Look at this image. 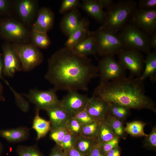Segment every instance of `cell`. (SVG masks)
I'll list each match as a JSON object with an SVG mask.
<instances>
[{
	"mask_svg": "<svg viewBox=\"0 0 156 156\" xmlns=\"http://www.w3.org/2000/svg\"><path fill=\"white\" fill-rule=\"evenodd\" d=\"M72 117L77 120L83 126L97 120L89 114L85 109L73 115Z\"/></svg>",
	"mask_w": 156,
	"mask_h": 156,
	"instance_id": "38",
	"label": "cell"
},
{
	"mask_svg": "<svg viewBox=\"0 0 156 156\" xmlns=\"http://www.w3.org/2000/svg\"><path fill=\"white\" fill-rule=\"evenodd\" d=\"M120 138L116 136L109 140L98 144L102 153L104 154L113 148L119 146Z\"/></svg>",
	"mask_w": 156,
	"mask_h": 156,
	"instance_id": "39",
	"label": "cell"
},
{
	"mask_svg": "<svg viewBox=\"0 0 156 156\" xmlns=\"http://www.w3.org/2000/svg\"><path fill=\"white\" fill-rule=\"evenodd\" d=\"M80 1L78 0H64L62 2L59 12L64 14L73 10L81 7Z\"/></svg>",
	"mask_w": 156,
	"mask_h": 156,
	"instance_id": "35",
	"label": "cell"
},
{
	"mask_svg": "<svg viewBox=\"0 0 156 156\" xmlns=\"http://www.w3.org/2000/svg\"><path fill=\"white\" fill-rule=\"evenodd\" d=\"M72 50L80 56L95 55L97 53V49L94 31H91L86 39L75 45Z\"/></svg>",
	"mask_w": 156,
	"mask_h": 156,
	"instance_id": "20",
	"label": "cell"
},
{
	"mask_svg": "<svg viewBox=\"0 0 156 156\" xmlns=\"http://www.w3.org/2000/svg\"><path fill=\"white\" fill-rule=\"evenodd\" d=\"M46 112L49 118L51 130L65 128L67 122L72 117L70 114L61 106L49 109Z\"/></svg>",
	"mask_w": 156,
	"mask_h": 156,
	"instance_id": "18",
	"label": "cell"
},
{
	"mask_svg": "<svg viewBox=\"0 0 156 156\" xmlns=\"http://www.w3.org/2000/svg\"><path fill=\"white\" fill-rule=\"evenodd\" d=\"M144 148L154 151L156 150V126H154L151 132L145 137L143 141Z\"/></svg>",
	"mask_w": 156,
	"mask_h": 156,
	"instance_id": "34",
	"label": "cell"
},
{
	"mask_svg": "<svg viewBox=\"0 0 156 156\" xmlns=\"http://www.w3.org/2000/svg\"><path fill=\"white\" fill-rule=\"evenodd\" d=\"M137 9V3L135 1H118L106 12L105 20L100 27L117 34Z\"/></svg>",
	"mask_w": 156,
	"mask_h": 156,
	"instance_id": "3",
	"label": "cell"
},
{
	"mask_svg": "<svg viewBox=\"0 0 156 156\" xmlns=\"http://www.w3.org/2000/svg\"><path fill=\"white\" fill-rule=\"evenodd\" d=\"M12 45L20 61L21 70L30 71L42 62L43 55L32 44L13 43Z\"/></svg>",
	"mask_w": 156,
	"mask_h": 156,
	"instance_id": "6",
	"label": "cell"
},
{
	"mask_svg": "<svg viewBox=\"0 0 156 156\" xmlns=\"http://www.w3.org/2000/svg\"><path fill=\"white\" fill-rule=\"evenodd\" d=\"M54 21V14L53 11L48 8L43 7L38 12L32 30L47 33L52 28Z\"/></svg>",
	"mask_w": 156,
	"mask_h": 156,
	"instance_id": "15",
	"label": "cell"
},
{
	"mask_svg": "<svg viewBox=\"0 0 156 156\" xmlns=\"http://www.w3.org/2000/svg\"><path fill=\"white\" fill-rule=\"evenodd\" d=\"M81 20L78 9H74L64 14L60 23V28L68 37L79 26Z\"/></svg>",
	"mask_w": 156,
	"mask_h": 156,
	"instance_id": "16",
	"label": "cell"
},
{
	"mask_svg": "<svg viewBox=\"0 0 156 156\" xmlns=\"http://www.w3.org/2000/svg\"><path fill=\"white\" fill-rule=\"evenodd\" d=\"M98 76L91 59L65 47L49 59L45 78L57 90L87 91L91 81Z\"/></svg>",
	"mask_w": 156,
	"mask_h": 156,
	"instance_id": "1",
	"label": "cell"
},
{
	"mask_svg": "<svg viewBox=\"0 0 156 156\" xmlns=\"http://www.w3.org/2000/svg\"><path fill=\"white\" fill-rule=\"evenodd\" d=\"M3 62L2 54L0 53V79L4 81V82L10 88V85L8 82L4 78L3 75Z\"/></svg>",
	"mask_w": 156,
	"mask_h": 156,
	"instance_id": "47",
	"label": "cell"
},
{
	"mask_svg": "<svg viewBox=\"0 0 156 156\" xmlns=\"http://www.w3.org/2000/svg\"><path fill=\"white\" fill-rule=\"evenodd\" d=\"M107 112L111 115L122 121L129 115L130 109L116 103H108Z\"/></svg>",
	"mask_w": 156,
	"mask_h": 156,
	"instance_id": "27",
	"label": "cell"
},
{
	"mask_svg": "<svg viewBox=\"0 0 156 156\" xmlns=\"http://www.w3.org/2000/svg\"><path fill=\"white\" fill-rule=\"evenodd\" d=\"M94 35L97 53L101 56H114L125 49L118 34L99 27L94 31Z\"/></svg>",
	"mask_w": 156,
	"mask_h": 156,
	"instance_id": "5",
	"label": "cell"
},
{
	"mask_svg": "<svg viewBox=\"0 0 156 156\" xmlns=\"http://www.w3.org/2000/svg\"><path fill=\"white\" fill-rule=\"evenodd\" d=\"M117 34L125 49H136L147 54L151 51L150 36L133 25L127 23Z\"/></svg>",
	"mask_w": 156,
	"mask_h": 156,
	"instance_id": "4",
	"label": "cell"
},
{
	"mask_svg": "<svg viewBox=\"0 0 156 156\" xmlns=\"http://www.w3.org/2000/svg\"><path fill=\"white\" fill-rule=\"evenodd\" d=\"M37 1L34 0H19L16 1V11L22 21L30 22L34 17L37 8Z\"/></svg>",
	"mask_w": 156,
	"mask_h": 156,
	"instance_id": "17",
	"label": "cell"
},
{
	"mask_svg": "<svg viewBox=\"0 0 156 156\" xmlns=\"http://www.w3.org/2000/svg\"><path fill=\"white\" fill-rule=\"evenodd\" d=\"M39 110V109L36 108V114L31 128L36 132V140L37 141L45 137L51 130L49 121L47 120L40 116Z\"/></svg>",
	"mask_w": 156,
	"mask_h": 156,
	"instance_id": "24",
	"label": "cell"
},
{
	"mask_svg": "<svg viewBox=\"0 0 156 156\" xmlns=\"http://www.w3.org/2000/svg\"><path fill=\"white\" fill-rule=\"evenodd\" d=\"M97 1L103 8H104L107 10L111 8L115 3L112 0H97Z\"/></svg>",
	"mask_w": 156,
	"mask_h": 156,
	"instance_id": "42",
	"label": "cell"
},
{
	"mask_svg": "<svg viewBox=\"0 0 156 156\" xmlns=\"http://www.w3.org/2000/svg\"><path fill=\"white\" fill-rule=\"evenodd\" d=\"M87 156H104L98 144L91 151Z\"/></svg>",
	"mask_w": 156,
	"mask_h": 156,
	"instance_id": "44",
	"label": "cell"
},
{
	"mask_svg": "<svg viewBox=\"0 0 156 156\" xmlns=\"http://www.w3.org/2000/svg\"><path fill=\"white\" fill-rule=\"evenodd\" d=\"M10 6V1L7 0H0V12H4L7 11Z\"/></svg>",
	"mask_w": 156,
	"mask_h": 156,
	"instance_id": "45",
	"label": "cell"
},
{
	"mask_svg": "<svg viewBox=\"0 0 156 156\" xmlns=\"http://www.w3.org/2000/svg\"><path fill=\"white\" fill-rule=\"evenodd\" d=\"M104 121L109 125L116 136L120 138H126V133L123 121L115 118L108 112Z\"/></svg>",
	"mask_w": 156,
	"mask_h": 156,
	"instance_id": "26",
	"label": "cell"
},
{
	"mask_svg": "<svg viewBox=\"0 0 156 156\" xmlns=\"http://www.w3.org/2000/svg\"><path fill=\"white\" fill-rule=\"evenodd\" d=\"M101 121L95 120L83 126L81 135L86 137L97 138Z\"/></svg>",
	"mask_w": 156,
	"mask_h": 156,
	"instance_id": "31",
	"label": "cell"
},
{
	"mask_svg": "<svg viewBox=\"0 0 156 156\" xmlns=\"http://www.w3.org/2000/svg\"><path fill=\"white\" fill-rule=\"evenodd\" d=\"M129 21L150 36L156 32V9L146 10L138 8Z\"/></svg>",
	"mask_w": 156,
	"mask_h": 156,
	"instance_id": "11",
	"label": "cell"
},
{
	"mask_svg": "<svg viewBox=\"0 0 156 156\" xmlns=\"http://www.w3.org/2000/svg\"><path fill=\"white\" fill-rule=\"evenodd\" d=\"M88 98L77 91H69L60 100V106L72 116L85 109Z\"/></svg>",
	"mask_w": 156,
	"mask_h": 156,
	"instance_id": "13",
	"label": "cell"
},
{
	"mask_svg": "<svg viewBox=\"0 0 156 156\" xmlns=\"http://www.w3.org/2000/svg\"><path fill=\"white\" fill-rule=\"evenodd\" d=\"M118 61L126 70L130 72V76H140L144 66V57L140 51L136 49H124L117 54Z\"/></svg>",
	"mask_w": 156,
	"mask_h": 156,
	"instance_id": "7",
	"label": "cell"
},
{
	"mask_svg": "<svg viewBox=\"0 0 156 156\" xmlns=\"http://www.w3.org/2000/svg\"><path fill=\"white\" fill-rule=\"evenodd\" d=\"M16 152L19 156H44L36 144L29 146L19 145Z\"/></svg>",
	"mask_w": 156,
	"mask_h": 156,
	"instance_id": "32",
	"label": "cell"
},
{
	"mask_svg": "<svg viewBox=\"0 0 156 156\" xmlns=\"http://www.w3.org/2000/svg\"><path fill=\"white\" fill-rule=\"evenodd\" d=\"M31 36L32 44L38 48L46 49L51 44L46 33L32 30Z\"/></svg>",
	"mask_w": 156,
	"mask_h": 156,
	"instance_id": "29",
	"label": "cell"
},
{
	"mask_svg": "<svg viewBox=\"0 0 156 156\" xmlns=\"http://www.w3.org/2000/svg\"><path fill=\"white\" fill-rule=\"evenodd\" d=\"M144 68L141 75L137 77L144 81L149 78L152 83L156 81V51H154L147 54L144 60Z\"/></svg>",
	"mask_w": 156,
	"mask_h": 156,
	"instance_id": "21",
	"label": "cell"
},
{
	"mask_svg": "<svg viewBox=\"0 0 156 156\" xmlns=\"http://www.w3.org/2000/svg\"><path fill=\"white\" fill-rule=\"evenodd\" d=\"M89 24L87 19L82 18L79 26L68 37L65 47L72 50L76 44L86 39L91 31L89 29Z\"/></svg>",
	"mask_w": 156,
	"mask_h": 156,
	"instance_id": "19",
	"label": "cell"
},
{
	"mask_svg": "<svg viewBox=\"0 0 156 156\" xmlns=\"http://www.w3.org/2000/svg\"><path fill=\"white\" fill-rule=\"evenodd\" d=\"M93 95L108 103L118 104L130 109H148L156 113L155 103L145 94L144 82L137 77H125L100 83Z\"/></svg>",
	"mask_w": 156,
	"mask_h": 156,
	"instance_id": "2",
	"label": "cell"
},
{
	"mask_svg": "<svg viewBox=\"0 0 156 156\" xmlns=\"http://www.w3.org/2000/svg\"><path fill=\"white\" fill-rule=\"evenodd\" d=\"M64 152L66 156H86L74 148L65 151Z\"/></svg>",
	"mask_w": 156,
	"mask_h": 156,
	"instance_id": "46",
	"label": "cell"
},
{
	"mask_svg": "<svg viewBox=\"0 0 156 156\" xmlns=\"http://www.w3.org/2000/svg\"><path fill=\"white\" fill-rule=\"evenodd\" d=\"M29 134V129L24 127L0 130V136L10 142L25 141L28 138Z\"/></svg>",
	"mask_w": 156,
	"mask_h": 156,
	"instance_id": "22",
	"label": "cell"
},
{
	"mask_svg": "<svg viewBox=\"0 0 156 156\" xmlns=\"http://www.w3.org/2000/svg\"><path fill=\"white\" fill-rule=\"evenodd\" d=\"M138 9L146 10L156 9V0H140Z\"/></svg>",
	"mask_w": 156,
	"mask_h": 156,
	"instance_id": "40",
	"label": "cell"
},
{
	"mask_svg": "<svg viewBox=\"0 0 156 156\" xmlns=\"http://www.w3.org/2000/svg\"><path fill=\"white\" fill-rule=\"evenodd\" d=\"M83 125L76 119L73 117L67 122L65 128L68 132L77 135H81Z\"/></svg>",
	"mask_w": 156,
	"mask_h": 156,
	"instance_id": "36",
	"label": "cell"
},
{
	"mask_svg": "<svg viewBox=\"0 0 156 156\" xmlns=\"http://www.w3.org/2000/svg\"><path fill=\"white\" fill-rule=\"evenodd\" d=\"M0 32L5 39L14 43H25L28 37V32L24 26L20 22L11 19L5 20L1 23Z\"/></svg>",
	"mask_w": 156,
	"mask_h": 156,
	"instance_id": "10",
	"label": "cell"
},
{
	"mask_svg": "<svg viewBox=\"0 0 156 156\" xmlns=\"http://www.w3.org/2000/svg\"><path fill=\"white\" fill-rule=\"evenodd\" d=\"M121 149L118 146L110 150L104 154V156H120Z\"/></svg>",
	"mask_w": 156,
	"mask_h": 156,
	"instance_id": "43",
	"label": "cell"
},
{
	"mask_svg": "<svg viewBox=\"0 0 156 156\" xmlns=\"http://www.w3.org/2000/svg\"><path fill=\"white\" fill-rule=\"evenodd\" d=\"M98 144L96 138L86 137L80 135L77 137L74 148L87 156Z\"/></svg>",
	"mask_w": 156,
	"mask_h": 156,
	"instance_id": "25",
	"label": "cell"
},
{
	"mask_svg": "<svg viewBox=\"0 0 156 156\" xmlns=\"http://www.w3.org/2000/svg\"><path fill=\"white\" fill-rule=\"evenodd\" d=\"M108 103L101 99L92 96L89 98L85 109L94 119L103 121L108 112Z\"/></svg>",
	"mask_w": 156,
	"mask_h": 156,
	"instance_id": "14",
	"label": "cell"
},
{
	"mask_svg": "<svg viewBox=\"0 0 156 156\" xmlns=\"http://www.w3.org/2000/svg\"><path fill=\"white\" fill-rule=\"evenodd\" d=\"M3 150V146L2 144L0 142V156H1Z\"/></svg>",
	"mask_w": 156,
	"mask_h": 156,
	"instance_id": "50",
	"label": "cell"
},
{
	"mask_svg": "<svg viewBox=\"0 0 156 156\" xmlns=\"http://www.w3.org/2000/svg\"><path fill=\"white\" fill-rule=\"evenodd\" d=\"M149 44L151 48L154 51L156 50V32L150 36L149 40Z\"/></svg>",
	"mask_w": 156,
	"mask_h": 156,
	"instance_id": "48",
	"label": "cell"
},
{
	"mask_svg": "<svg viewBox=\"0 0 156 156\" xmlns=\"http://www.w3.org/2000/svg\"><path fill=\"white\" fill-rule=\"evenodd\" d=\"M146 125V123L142 121H134L126 123L125 130L126 133L133 137H145L147 135L144 130Z\"/></svg>",
	"mask_w": 156,
	"mask_h": 156,
	"instance_id": "28",
	"label": "cell"
},
{
	"mask_svg": "<svg viewBox=\"0 0 156 156\" xmlns=\"http://www.w3.org/2000/svg\"><path fill=\"white\" fill-rule=\"evenodd\" d=\"M68 131L65 128H59L50 131L49 137L56 144L60 146Z\"/></svg>",
	"mask_w": 156,
	"mask_h": 156,
	"instance_id": "37",
	"label": "cell"
},
{
	"mask_svg": "<svg viewBox=\"0 0 156 156\" xmlns=\"http://www.w3.org/2000/svg\"><path fill=\"white\" fill-rule=\"evenodd\" d=\"M78 136L68 131L59 146L64 152L74 148Z\"/></svg>",
	"mask_w": 156,
	"mask_h": 156,
	"instance_id": "33",
	"label": "cell"
},
{
	"mask_svg": "<svg viewBox=\"0 0 156 156\" xmlns=\"http://www.w3.org/2000/svg\"><path fill=\"white\" fill-rule=\"evenodd\" d=\"M116 136L109 125L104 120L101 121L97 136L98 143L109 140Z\"/></svg>",
	"mask_w": 156,
	"mask_h": 156,
	"instance_id": "30",
	"label": "cell"
},
{
	"mask_svg": "<svg viewBox=\"0 0 156 156\" xmlns=\"http://www.w3.org/2000/svg\"><path fill=\"white\" fill-rule=\"evenodd\" d=\"M57 90L55 88L42 90L36 88L31 89L23 95L31 103L34 104L36 108L46 111L60 106V101L57 95Z\"/></svg>",
	"mask_w": 156,
	"mask_h": 156,
	"instance_id": "8",
	"label": "cell"
},
{
	"mask_svg": "<svg viewBox=\"0 0 156 156\" xmlns=\"http://www.w3.org/2000/svg\"><path fill=\"white\" fill-rule=\"evenodd\" d=\"M48 156H66L64 151L58 145H55L52 149Z\"/></svg>",
	"mask_w": 156,
	"mask_h": 156,
	"instance_id": "41",
	"label": "cell"
},
{
	"mask_svg": "<svg viewBox=\"0 0 156 156\" xmlns=\"http://www.w3.org/2000/svg\"><path fill=\"white\" fill-rule=\"evenodd\" d=\"M3 62V75L12 77L17 72L21 70V64L12 44H5L2 48Z\"/></svg>",
	"mask_w": 156,
	"mask_h": 156,
	"instance_id": "12",
	"label": "cell"
},
{
	"mask_svg": "<svg viewBox=\"0 0 156 156\" xmlns=\"http://www.w3.org/2000/svg\"><path fill=\"white\" fill-rule=\"evenodd\" d=\"M100 83L113 81L125 77L126 70L114 56L103 57L97 66Z\"/></svg>",
	"mask_w": 156,
	"mask_h": 156,
	"instance_id": "9",
	"label": "cell"
},
{
	"mask_svg": "<svg viewBox=\"0 0 156 156\" xmlns=\"http://www.w3.org/2000/svg\"><path fill=\"white\" fill-rule=\"evenodd\" d=\"M81 4L82 9L99 23L102 24L106 17V12L97 0H83Z\"/></svg>",
	"mask_w": 156,
	"mask_h": 156,
	"instance_id": "23",
	"label": "cell"
},
{
	"mask_svg": "<svg viewBox=\"0 0 156 156\" xmlns=\"http://www.w3.org/2000/svg\"><path fill=\"white\" fill-rule=\"evenodd\" d=\"M3 87L0 81V101L5 100V97L3 95Z\"/></svg>",
	"mask_w": 156,
	"mask_h": 156,
	"instance_id": "49",
	"label": "cell"
}]
</instances>
